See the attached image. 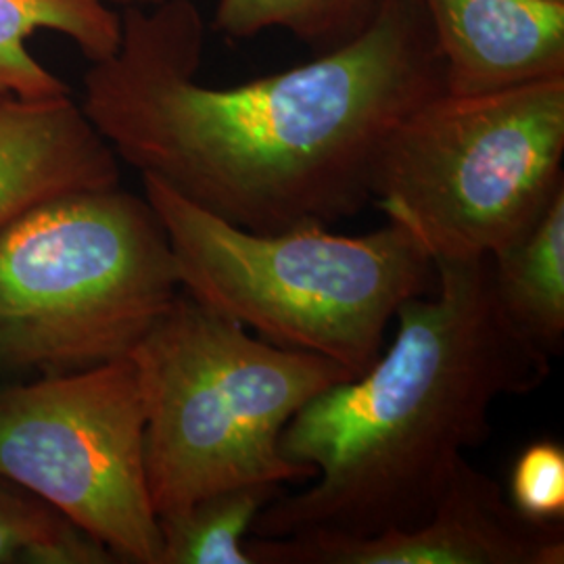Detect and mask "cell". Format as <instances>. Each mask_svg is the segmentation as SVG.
Segmentation results:
<instances>
[{
    "label": "cell",
    "mask_w": 564,
    "mask_h": 564,
    "mask_svg": "<svg viewBox=\"0 0 564 564\" xmlns=\"http://www.w3.org/2000/svg\"><path fill=\"white\" fill-rule=\"evenodd\" d=\"M203 48L195 0L123 9L118 51L84 74L82 111L118 160L251 232L360 214L393 128L445 90L416 0H383L356 39L237 86L195 80Z\"/></svg>",
    "instance_id": "cell-1"
},
{
    "label": "cell",
    "mask_w": 564,
    "mask_h": 564,
    "mask_svg": "<svg viewBox=\"0 0 564 564\" xmlns=\"http://www.w3.org/2000/svg\"><path fill=\"white\" fill-rule=\"evenodd\" d=\"M433 263L435 286L400 305L395 337L375 364L284 426V458L316 481L272 500L249 535L362 538L423 523L464 452L487 442L494 403L550 377L552 358L500 310L489 258Z\"/></svg>",
    "instance_id": "cell-2"
},
{
    "label": "cell",
    "mask_w": 564,
    "mask_h": 564,
    "mask_svg": "<svg viewBox=\"0 0 564 564\" xmlns=\"http://www.w3.org/2000/svg\"><path fill=\"white\" fill-rule=\"evenodd\" d=\"M165 228L181 291L284 349L323 356L354 377L384 349L400 305L435 286V263L398 224L362 237L303 223L251 232L142 176Z\"/></svg>",
    "instance_id": "cell-3"
},
{
    "label": "cell",
    "mask_w": 564,
    "mask_h": 564,
    "mask_svg": "<svg viewBox=\"0 0 564 564\" xmlns=\"http://www.w3.org/2000/svg\"><path fill=\"white\" fill-rule=\"evenodd\" d=\"M128 358L144 403V468L158 519L224 489L314 479L281 452L305 403L354 375L276 347L181 291Z\"/></svg>",
    "instance_id": "cell-4"
},
{
    "label": "cell",
    "mask_w": 564,
    "mask_h": 564,
    "mask_svg": "<svg viewBox=\"0 0 564 564\" xmlns=\"http://www.w3.org/2000/svg\"><path fill=\"white\" fill-rule=\"evenodd\" d=\"M181 293L144 197L109 188L41 203L0 230V375H61L123 358Z\"/></svg>",
    "instance_id": "cell-5"
},
{
    "label": "cell",
    "mask_w": 564,
    "mask_h": 564,
    "mask_svg": "<svg viewBox=\"0 0 564 564\" xmlns=\"http://www.w3.org/2000/svg\"><path fill=\"white\" fill-rule=\"evenodd\" d=\"M564 74L442 90L384 141L372 203L435 260L491 258L564 188Z\"/></svg>",
    "instance_id": "cell-6"
},
{
    "label": "cell",
    "mask_w": 564,
    "mask_h": 564,
    "mask_svg": "<svg viewBox=\"0 0 564 564\" xmlns=\"http://www.w3.org/2000/svg\"><path fill=\"white\" fill-rule=\"evenodd\" d=\"M0 475L53 506L118 563L160 564L144 403L128 356L0 384Z\"/></svg>",
    "instance_id": "cell-7"
},
{
    "label": "cell",
    "mask_w": 564,
    "mask_h": 564,
    "mask_svg": "<svg viewBox=\"0 0 564 564\" xmlns=\"http://www.w3.org/2000/svg\"><path fill=\"white\" fill-rule=\"evenodd\" d=\"M253 564H563V524L521 517L466 458L423 523L372 535L303 531L245 540Z\"/></svg>",
    "instance_id": "cell-8"
},
{
    "label": "cell",
    "mask_w": 564,
    "mask_h": 564,
    "mask_svg": "<svg viewBox=\"0 0 564 564\" xmlns=\"http://www.w3.org/2000/svg\"><path fill=\"white\" fill-rule=\"evenodd\" d=\"M444 61L445 90L475 95L564 74V2L416 0Z\"/></svg>",
    "instance_id": "cell-9"
},
{
    "label": "cell",
    "mask_w": 564,
    "mask_h": 564,
    "mask_svg": "<svg viewBox=\"0 0 564 564\" xmlns=\"http://www.w3.org/2000/svg\"><path fill=\"white\" fill-rule=\"evenodd\" d=\"M120 181L118 155L72 95L0 102V230L53 197Z\"/></svg>",
    "instance_id": "cell-10"
},
{
    "label": "cell",
    "mask_w": 564,
    "mask_h": 564,
    "mask_svg": "<svg viewBox=\"0 0 564 564\" xmlns=\"http://www.w3.org/2000/svg\"><path fill=\"white\" fill-rule=\"evenodd\" d=\"M39 30L67 36L93 63L118 51L121 13L107 0H0V102L72 95L69 86L28 51L25 41Z\"/></svg>",
    "instance_id": "cell-11"
},
{
    "label": "cell",
    "mask_w": 564,
    "mask_h": 564,
    "mask_svg": "<svg viewBox=\"0 0 564 564\" xmlns=\"http://www.w3.org/2000/svg\"><path fill=\"white\" fill-rule=\"evenodd\" d=\"M491 284L510 324L554 358L564 343V188L523 237L489 258Z\"/></svg>",
    "instance_id": "cell-12"
},
{
    "label": "cell",
    "mask_w": 564,
    "mask_h": 564,
    "mask_svg": "<svg viewBox=\"0 0 564 564\" xmlns=\"http://www.w3.org/2000/svg\"><path fill=\"white\" fill-rule=\"evenodd\" d=\"M284 485H242L212 494L186 510L162 517L160 564H253L245 540Z\"/></svg>",
    "instance_id": "cell-13"
},
{
    "label": "cell",
    "mask_w": 564,
    "mask_h": 564,
    "mask_svg": "<svg viewBox=\"0 0 564 564\" xmlns=\"http://www.w3.org/2000/svg\"><path fill=\"white\" fill-rule=\"evenodd\" d=\"M381 4L383 0H218L214 30L237 41L284 30L326 53L362 34Z\"/></svg>",
    "instance_id": "cell-14"
},
{
    "label": "cell",
    "mask_w": 564,
    "mask_h": 564,
    "mask_svg": "<svg viewBox=\"0 0 564 564\" xmlns=\"http://www.w3.org/2000/svg\"><path fill=\"white\" fill-rule=\"evenodd\" d=\"M116 563L101 542L0 475V564Z\"/></svg>",
    "instance_id": "cell-15"
},
{
    "label": "cell",
    "mask_w": 564,
    "mask_h": 564,
    "mask_svg": "<svg viewBox=\"0 0 564 564\" xmlns=\"http://www.w3.org/2000/svg\"><path fill=\"white\" fill-rule=\"evenodd\" d=\"M508 502L533 523L563 524V445L540 440L524 447L510 473Z\"/></svg>",
    "instance_id": "cell-16"
},
{
    "label": "cell",
    "mask_w": 564,
    "mask_h": 564,
    "mask_svg": "<svg viewBox=\"0 0 564 564\" xmlns=\"http://www.w3.org/2000/svg\"><path fill=\"white\" fill-rule=\"evenodd\" d=\"M111 7H121V9H151L160 7L165 2H178V0H107Z\"/></svg>",
    "instance_id": "cell-17"
},
{
    "label": "cell",
    "mask_w": 564,
    "mask_h": 564,
    "mask_svg": "<svg viewBox=\"0 0 564 564\" xmlns=\"http://www.w3.org/2000/svg\"><path fill=\"white\" fill-rule=\"evenodd\" d=\"M545 2H564V0H545Z\"/></svg>",
    "instance_id": "cell-18"
}]
</instances>
